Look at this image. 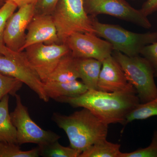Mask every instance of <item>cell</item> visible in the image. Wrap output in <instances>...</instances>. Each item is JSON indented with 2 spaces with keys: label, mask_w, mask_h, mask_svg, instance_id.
Listing matches in <instances>:
<instances>
[{
  "label": "cell",
  "mask_w": 157,
  "mask_h": 157,
  "mask_svg": "<svg viewBox=\"0 0 157 157\" xmlns=\"http://www.w3.org/2000/svg\"><path fill=\"white\" fill-rule=\"evenodd\" d=\"M56 101L75 108H86L108 125L126 124L127 116L140 103L136 93H109L97 90H88L78 97H62Z\"/></svg>",
  "instance_id": "6da1fadb"
},
{
  "label": "cell",
  "mask_w": 157,
  "mask_h": 157,
  "mask_svg": "<svg viewBox=\"0 0 157 157\" xmlns=\"http://www.w3.org/2000/svg\"><path fill=\"white\" fill-rule=\"evenodd\" d=\"M52 118L67 134L70 147L81 153L93 144L107 139L108 125L86 108L68 116L55 113Z\"/></svg>",
  "instance_id": "7a4b0ae2"
},
{
  "label": "cell",
  "mask_w": 157,
  "mask_h": 157,
  "mask_svg": "<svg viewBox=\"0 0 157 157\" xmlns=\"http://www.w3.org/2000/svg\"><path fill=\"white\" fill-rule=\"evenodd\" d=\"M91 17L95 34L110 43L113 51L129 57L140 55L145 46L157 42V33H138L128 30L121 26L100 22L97 17Z\"/></svg>",
  "instance_id": "3957f363"
},
{
  "label": "cell",
  "mask_w": 157,
  "mask_h": 157,
  "mask_svg": "<svg viewBox=\"0 0 157 157\" xmlns=\"http://www.w3.org/2000/svg\"><path fill=\"white\" fill-rule=\"evenodd\" d=\"M112 56L119 63L127 80L134 86L140 103H144L157 97L154 72L148 61L140 55L127 56L117 51Z\"/></svg>",
  "instance_id": "277c9868"
},
{
  "label": "cell",
  "mask_w": 157,
  "mask_h": 157,
  "mask_svg": "<svg viewBox=\"0 0 157 157\" xmlns=\"http://www.w3.org/2000/svg\"><path fill=\"white\" fill-rule=\"evenodd\" d=\"M60 44L76 33L95 34L91 17L85 10L83 0H59L52 14Z\"/></svg>",
  "instance_id": "5b68a950"
},
{
  "label": "cell",
  "mask_w": 157,
  "mask_h": 157,
  "mask_svg": "<svg viewBox=\"0 0 157 157\" xmlns=\"http://www.w3.org/2000/svg\"><path fill=\"white\" fill-rule=\"evenodd\" d=\"M0 73L25 83L44 102L49 101L44 83L29 63L24 51H14L6 46L0 56Z\"/></svg>",
  "instance_id": "8992f818"
},
{
  "label": "cell",
  "mask_w": 157,
  "mask_h": 157,
  "mask_svg": "<svg viewBox=\"0 0 157 157\" xmlns=\"http://www.w3.org/2000/svg\"><path fill=\"white\" fill-rule=\"evenodd\" d=\"M14 97L16 107L10 116L17 131V144L34 143L42 146L59 139V135L52 131L42 129L32 119L20 96L16 94Z\"/></svg>",
  "instance_id": "52a82bcc"
},
{
  "label": "cell",
  "mask_w": 157,
  "mask_h": 157,
  "mask_svg": "<svg viewBox=\"0 0 157 157\" xmlns=\"http://www.w3.org/2000/svg\"><path fill=\"white\" fill-rule=\"evenodd\" d=\"M85 10L90 16L107 14L132 23L145 29L151 27L147 17L132 7L125 0H83Z\"/></svg>",
  "instance_id": "ba28073f"
},
{
  "label": "cell",
  "mask_w": 157,
  "mask_h": 157,
  "mask_svg": "<svg viewBox=\"0 0 157 157\" xmlns=\"http://www.w3.org/2000/svg\"><path fill=\"white\" fill-rule=\"evenodd\" d=\"M24 51L29 63L44 83L61 58L70 50L66 44L40 43L29 46Z\"/></svg>",
  "instance_id": "9c48e42d"
},
{
  "label": "cell",
  "mask_w": 157,
  "mask_h": 157,
  "mask_svg": "<svg viewBox=\"0 0 157 157\" xmlns=\"http://www.w3.org/2000/svg\"><path fill=\"white\" fill-rule=\"evenodd\" d=\"M65 44L76 58H92L102 62L112 55L113 51L110 43L93 33H74Z\"/></svg>",
  "instance_id": "30bf717a"
},
{
  "label": "cell",
  "mask_w": 157,
  "mask_h": 157,
  "mask_svg": "<svg viewBox=\"0 0 157 157\" xmlns=\"http://www.w3.org/2000/svg\"><path fill=\"white\" fill-rule=\"evenodd\" d=\"M36 4L31 3L18 7L6 22L4 39L7 48L16 52L23 51L28 27L35 14Z\"/></svg>",
  "instance_id": "8fae6325"
},
{
  "label": "cell",
  "mask_w": 157,
  "mask_h": 157,
  "mask_svg": "<svg viewBox=\"0 0 157 157\" xmlns=\"http://www.w3.org/2000/svg\"><path fill=\"white\" fill-rule=\"evenodd\" d=\"M102 63L97 90L109 93L137 94L135 88L127 80L120 65L112 55L102 61Z\"/></svg>",
  "instance_id": "7c38bea8"
},
{
  "label": "cell",
  "mask_w": 157,
  "mask_h": 157,
  "mask_svg": "<svg viewBox=\"0 0 157 157\" xmlns=\"http://www.w3.org/2000/svg\"><path fill=\"white\" fill-rule=\"evenodd\" d=\"M23 50L38 43L60 44L53 17L49 14H35L28 27Z\"/></svg>",
  "instance_id": "4fadbf2b"
},
{
  "label": "cell",
  "mask_w": 157,
  "mask_h": 157,
  "mask_svg": "<svg viewBox=\"0 0 157 157\" xmlns=\"http://www.w3.org/2000/svg\"><path fill=\"white\" fill-rule=\"evenodd\" d=\"M44 88L49 99L54 100L62 97L74 98L81 95L88 90L82 81L76 80L64 82H46Z\"/></svg>",
  "instance_id": "5bb4252c"
},
{
  "label": "cell",
  "mask_w": 157,
  "mask_h": 157,
  "mask_svg": "<svg viewBox=\"0 0 157 157\" xmlns=\"http://www.w3.org/2000/svg\"><path fill=\"white\" fill-rule=\"evenodd\" d=\"M77 59L79 78L88 90H97L102 62L92 58Z\"/></svg>",
  "instance_id": "9a60e30c"
},
{
  "label": "cell",
  "mask_w": 157,
  "mask_h": 157,
  "mask_svg": "<svg viewBox=\"0 0 157 157\" xmlns=\"http://www.w3.org/2000/svg\"><path fill=\"white\" fill-rule=\"evenodd\" d=\"M77 59L72 55L71 52L63 56L59 61L53 72L45 82H64L76 80L79 78Z\"/></svg>",
  "instance_id": "2e32d148"
},
{
  "label": "cell",
  "mask_w": 157,
  "mask_h": 157,
  "mask_svg": "<svg viewBox=\"0 0 157 157\" xmlns=\"http://www.w3.org/2000/svg\"><path fill=\"white\" fill-rule=\"evenodd\" d=\"M9 95L0 100V142L17 144V131L9 112Z\"/></svg>",
  "instance_id": "e0dca14e"
},
{
  "label": "cell",
  "mask_w": 157,
  "mask_h": 157,
  "mask_svg": "<svg viewBox=\"0 0 157 157\" xmlns=\"http://www.w3.org/2000/svg\"><path fill=\"white\" fill-rule=\"evenodd\" d=\"M121 145L107 139L93 144L82 151L79 157H120Z\"/></svg>",
  "instance_id": "ac0fdd59"
},
{
  "label": "cell",
  "mask_w": 157,
  "mask_h": 157,
  "mask_svg": "<svg viewBox=\"0 0 157 157\" xmlns=\"http://www.w3.org/2000/svg\"><path fill=\"white\" fill-rule=\"evenodd\" d=\"M38 146L40 149V156L44 157H79L81 154L70 147L63 146L58 140Z\"/></svg>",
  "instance_id": "d6986e66"
},
{
  "label": "cell",
  "mask_w": 157,
  "mask_h": 157,
  "mask_svg": "<svg viewBox=\"0 0 157 157\" xmlns=\"http://www.w3.org/2000/svg\"><path fill=\"white\" fill-rule=\"evenodd\" d=\"M157 116V97L144 103H139L126 117V124L135 120H142Z\"/></svg>",
  "instance_id": "ffe728a7"
},
{
  "label": "cell",
  "mask_w": 157,
  "mask_h": 157,
  "mask_svg": "<svg viewBox=\"0 0 157 157\" xmlns=\"http://www.w3.org/2000/svg\"><path fill=\"white\" fill-rule=\"evenodd\" d=\"M18 144L0 142V157H38L40 156L39 147L29 151H22Z\"/></svg>",
  "instance_id": "44dd1931"
},
{
  "label": "cell",
  "mask_w": 157,
  "mask_h": 157,
  "mask_svg": "<svg viewBox=\"0 0 157 157\" xmlns=\"http://www.w3.org/2000/svg\"><path fill=\"white\" fill-rule=\"evenodd\" d=\"M17 9V5L10 0H7L0 8V56L3 55V51L6 47L4 35L6 22Z\"/></svg>",
  "instance_id": "7402d4cb"
},
{
  "label": "cell",
  "mask_w": 157,
  "mask_h": 157,
  "mask_svg": "<svg viewBox=\"0 0 157 157\" xmlns=\"http://www.w3.org/2000/svg\"><path fill=\"white\" fill-rule=\"evenodd\" d=\"M23 84L18 79L0 73V100L7 95L14 97Z\"/></svg>",
  "instance_id": "603a6c76"
},
{
  "label": "cell",
  "mask_w": 157,
  "mask_h": 157,
  "mask_svg": "<svg viewBox=\"0 0 157 157\" xmlns=\"http://www.w3.org/2000/svg\"><path fill=\"white\" fill-rule=\"evenodd\" d=\"M120 157H157V140L153 137L151 143L147 147L131 152H121Z\"/></svg>",
  "instance_id": "cb8c5ba5"
},
{
  "label": "cell",
  "mask_w": 157,
  "mask_h": 157,
  "mask_svg": "<svg viewBox=\"0 0 157 157\" xmlns=\"http://www.w3.org/2000/svg\"><path fill=\"white\" fill-rule=\"evenodd\" d=\"M140 55L150 63L157 77V42L147 45L141 51Z\"/></svg>",
  "instance_id": "d4e9b609"
},
{
  "label": "cell",
  "mask_w": 157,
  "mask_h": 157,
  "mask_svg": "<svg viewBox=\"0 0 157 157\" xmlns=\"http://www.w3.org/2000/svg\"><path fill=\"white\" fill-rule=\"evenodd\" d=\"M59 0H40L36 5L35 14L52 15Z\"/></svg>",
  "instance_id": "484cf974"
},
{
  "label": "cell",
  "mask_w": 157,
  "mask_h": 157,
  "mask_svg": "<svg viewBox=\"0 0 157 157\" xmlns=\"http://www.w3.org/2000/svg\"><path fill=\"white\" fill-rule=\"evenodd\" d=\"M140 10L147 17L157 11V0H147Z\"/></svg>",
  "instance_id": "4316f807"
},
{
  "label": "cell",
  "mask_w": 157,
  "mask_h": 157,
  "mask_svg": "<svg viewBox=\"0 0 157 157\" xmlns=\"http://www.w3.org/2000/svg\"><path fill=\"white\" fill-rule=\"evenodd\" d=\"M15 3L18 7L26 4L35 3L37 4L40 0H10Z\"/></svg>",
  "instance_id": "83f0119b"
},
{
  "label": "cell",
  "mask_w": 157,
  "mask_h": 157,
  "mask_svg": "<svg viewBox=\"0 0 157 157\" xmlns=\"http://www.w3.org/2000/svg\"><path fill=\"white\" fill-rule=\"evenodd\" d=\"M153 137H154V138H155V139H156L157 140V129L154 132V134Z\"/></svg>",
  "instance_id": "f1b7e54d"
},
{
  "label": "cell",
  "mask_w": 157,
  "mask_h": 157,
  "mask_svg": "<svg viewBox=\"0 0 157 157\" xmlns=\"http://www.w3.org/2000/svg\"><path fill=\"white\" fill-rule=\"evenodd\" d=\"M7 1V0H0V2H2L3 3H5Z\"/></svg>",
  "instance_id": "f546056e"
},
{
  "label": "cell",
  "mask_w": 157,
  "mask_h": 157,
  "mask_svg": "<svg viewBox=\"0 0 157 157\" xmlns=\"http://www.w3.org/2000/svg\"></svg>",
  "instance_id": "4dcf8cb0"
}]
</instances>
